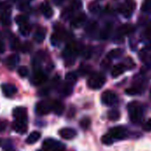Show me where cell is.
<instances>
[{"label": "cell", "mask_w": 151, "mask_h": 151, "mask_svg": "<svg viewBox=\"0 0 151 151\" xmlns=\"http://www.w3.org/2000/svg\"><path fill=\"white\" fill-rule=\"evenodd\" d=\"M40 138H41V134L39 132H37V131L32 132L27 136V138L26 139V143H27V144H34L36 142H38Z\"/></svg>", "instance_id": "20"}, {"label": "cell", "mask_w": 151, "mask_h": 151, "mask_svg": "<svg viewBox=\"0 0 151 151\" xmlns=\"http://www.w3.org/2000/svg\"><path fill=\"white\" fill-rule=\"evenodd\" d=\"M42 150L44 151H60L65 150V146L58 141L54 139H46L42 142Z\"/></svg>", "instance_id": "4"}, {"label": "cell", "mask_w": 151, "mask_h": 151, "mask_svg": "<svg viewBox=\"0 0 151 151\" xmlns=\"http://www.w3.org/2000/svg\"><path fill=\"white\" fill-rule=\"evenodd\" d=\"M30 30H31V27H30V26L28 24H25V25L19 27V32L24 36L28 35L29 33H30Z\"/></svg>", "instance_id": "34"}, {"label": "cell", "mask_w": 151, "mask_h": 151, "mask_svg": "<svg viewBox=\"0 0 151 151\" xmlns=\"http://www.w3.org/2000/svg\"><path fill=\"white\" fill-rule=\"evenodd\" d=\"M46 81H47V75L42 71H36L31 78V82L35 86H40L43 84Z\"/></svg>", "instance_id": "10"}, {"label": "cell", "mask_w": 151, "mask_h": 151, "mask_svg": "<svg viewBox=\"0 0 151 151\" xmlns=\"http://www.w3.org/2000/svg\"><path fill=\"white\" fill-rule=\"evenodd\" d=\"M19 6H21V7H19V9L22 10V11H25V10H27L28 8V5H27V3H21Z\"/></svg>", "instance_id": "45"}, {"label": "cell", "mask_w": 151, "mask_h": 151, "mask_svg": "<svg viewBox=\"0 0 151 151\" xmlns=\"http://www.w3.org/2000/svg\"><path fill=\"white\" fill-rule=\"evenodd\" d=\"M14 120L18 121H27V112L24 107H17L12 111Z\"/></svg>", "instance_id": "9"}, {"label": "cell", "mask_w": 151, "mask_h": 151, "mask_svg": "<svg viewBox=\"0 0 151 151\" xmlns=\"http://www.w3.org/2000/svg\"><path fill=\"white\" fill-rule=\"evenodd\" d=\"M109 134L113 137V139L116 141H121V140H125L127 138V130L121 126H118V127H114L110 129Z\"/></svg>", "instance_id": "6"}, {"label": "cell", "mask_w": 151, "mask_h": 151, "mask_svg": "<svg viewBox=\"0 0 151 151\" xmlns=\"http://www.w3.org/2000/svg\"><path fill=\"white\" fill-rule=\"evenodd\" d=\"M114 142H115V140L113 139V137L109 133L104 134L102 137V142L105 145H111V144H113Z\"/></svg>", "instance_id": "31"}, {"label": "cell", "mask_w": 151, "mask_h": 151, "mask_svg": "<svg viewBox=\"0 0 151 151\" xmlns=\"http://www.w3.org/2000/svg\"><path fill=\"white\" fill-rule=\"evenodd\" d=\"M122 53H123V50L121 49H114L108 53L107 58L108 59H113V58H119L122 55Z\"/></svg>", "instance_id": "27"}, {"label": "cell", "mask_w": 151, "mask_h": 151, "mask_svg": "<svg viewBox=\"0 0 151 151\" xmlns=\"http://www.w3.org/2000/svg\"><path fill=\"white\" fill-rule=\"evenodd\" d=\"M12 129L19 134H23L27 130V121H18L14 120L12 123Z\"/></svg>", "instance_id": "12"}, {"label": "cell", "mask_w": 151, "mask_h": 151, "mask_svg": "<svg viewBox=\"0 0 151 151\" xmlns=\"http://www.w3.org/2000/svg\"><path fill=\"white\" fill-rule=\"evenodd\" d=\"M142 11L146 13H150L151 12V0H146L142 6Z\"/></svg>", "instance_id": "36"}, {"label": "cell", "mask_w": 151, "mask_h": 151, "mask_svg": "<svg viewBox=\"0 0 151 151\" xmlns=\"http://www.w3.org/2000/svg\"><path fill=\"white\" fill-rule=\"evenodd\" d=\"M87 19V15L85 13H80L71 21V27L73 28H79L85 23Z\"/></svg>", "instance_id": "14"}, {"label": "cell", "mask_w": 151, "mask_h": 151, "mask_svg": "<svg viewBox=\"0 0 151 151\" xmlns=\"http://www.w3.org/2000/svg\"><path fill=\"white\" fill-rule=\"evenodd\" d=\"M127 111L129 119L134 124H140L142 122L143 119V107L139 102L134 101L129 103L127 105Z\"/></svg>", "instance_id": "1"}, {"label": "cell", "mask_w": 151, "mask_h": 151, "mask_svg": "<svg viewBox=\"0 0 151 151\" xmlns=\"http://www.w3.org/2000/svg\"><path fill=\"white\" fill-rule=\"evenodd\" d=\"M58 134L65 140H72L77 135V132L73 128H70V127H65L60 129Z\"/></svg>", "instance_id": "13"}, {"label": "cell", "mask_w": 151, "mask_h": 151, "mask_svg": "<svg viewBox=\"0 0 151 151\" xmlns=\"http://www.w3.org/2000/svg\"><path fill=\"white\" fill-rule=\"evenodd\" d=\"M88 11L93 14H97L101 11V6L99 4H97L96 2H92L88 5Z\"/></svg>", "instance_id": "29"}, {"label": "cell", "mask_w": 151, "mask_h": 151, "mask_svg": "<svg viewBox=\"0 0 151 151\" xmlns=\"http://www.w3.org/2000/svg\"><path fill=\"white\" fill-rule=\"evenodd\" d=\"M82 6V2L81 0H72L71 3V8L75 11V10H80Z\"/></svg>", "instance_id": "39"}, {"label": "cell", "mask_w": 151, "mask_h": 151, "mask_svg": "<svg viewBox=\"0 0 151 151\" xmlns=\"http://www.w3.org/2000/svg\"><path fill=\"white\" fill-rule=\"evenodd\" d=\"M60 151H65V150H60Z\"/></svg>", "instance_id": "50"}, {"label": "cell", "mask_w": 151, "mask_h": 151, "mask_svg": "<svg viewBox=\"0 0 151 151\" xmlns=\"http://www.w3.org/2000/svg\"><path fill=\"white\" fill-rule=\"evenodd\" d=\"M45 36H46V30L44 28H40V29H38L35 33L34 39L35 40V42H37L40 43V42H42L44 41Z\"/></svg>", "instance_id": "21"}, {"label": "cell", "mask_w": 151, "mask_h": 151, "mask_svg": "<svg viewBox=\"0 0 151 151\" xmlns=\"http://www.w3.org/2000/svg\"><path fill=\"white\" fill-rule=\"evenodd\" d=\"M18 73H19V75L20 76V77H22V78H25V77H27V75H28V73H29V71H28V69H27V66H19V68H18Z\"/></svg>", "instance_id": "35"}, {"label": "cell", "mask_w": 151, "mask_h": 151, "mask_svg": "<svg viewBox=\"0 0 151 151\" xmlns=\"http://www.w3.org/2000/svg\"><path fill=\"white\" fill-rule=\"evenodd\" d=\"M11 48L12 50H18L19 48H20V43L17 37L13 36L11 40Z\"/></svg>", "instance_id": "38"}, {"label": "cell", "mask_w": 151, "mask_h": 151, "mask_svg": "<svg viewBox=\"0 0 151 151\" xmlns=\"http://www.w3.org/2000/svg\"><path fill=\"white\" fill-rule=\"evenodd\" d=\"M150 93H151V90H150Z\"/></svg>", "instance_id": "52"}, {"label": "cell", "mask_w": 151, "mask_h": 151, "mask_svg": "<svg viewBox=\"0 0 151 151\" xmlns=\"http://www.w3.org/2000/svg\"><path fill=\"white\" fill-rule=\"evenodd\" d=\"M15 22L20 27L25 24H27V18L25 15H18L15 17Z\"/></svg>", "instance_id": "32"}, {"label": "cell", "mask_w": 151, "mask_h": 151, "mask_svg": "<svg viewBox=\"0 0 151 151\" xmlns=\"http://www.w3.org/2000/svg\"><path fill=\"white\" fill-rule=\"evenodd\" d=\"M90 124H91V120H90L89 118H87V117L83 118V119L80 121V126H81V127L83 128L84 130L88 129V128L90 127Z\"/></svg>", "instance_id": "33"}, {"label": "cell", "mask_w": 151, "mask_h": 151, "mask_svg": "<svg viewBox=\"0 0 151 151\" xmlns=\"http://www.w3.org/2000/svg\"><path fill=\"white\" fill-rule=\"evenodd\" d=\"M101 100H102V103L104 105L112 106V105H115L118 103L119 97H118L117 94L114 91L106 90V91H104L103 93L102 97H101Z\"/></svg>", "instance_id": "5"}, {"label": "cell", "mask_w": 151, "mask_h": 151, "mask_svg": "<svg viewBox=\"0 0 151 151\" xmlns=\"http://www.w3.org/2000/svg\"><path fill=\"white\" fill-rule=\"evenodd\" d=\"M64 111H65V104L61 101L57 100L52 103V111L55 114H57L58 116H61L64 113Z\"/></svg>", "instance_id": "17"}, {"label": "cell", "mask_w": 151, "mask_h": 151, "mask_svg": "<svg viewBox=\"0 0 151 151\" xmlns=\"http://www.w3.org/2000/svg\"><path fill=\"white\" fill-rule=\"evenodd\" d=\"M96 27H97L96 22H90L88 25V27H87V32H88V33H94L95 30L96 29Z\"/></svg>", "instance_id": "41"}, {"label": "cell", "mask_w": 151, "mask_h": 151, "mask_svg": "<svg viewBox=\"0 0 151 151\" xmlns=\"http://www.w3.org/2000/svg\"><path fill=\"white\" fill-rule=\"evenodd\" d=\"M142 130L145 131V132H151V119H148L142 125Z\"/></svg>", "instance_id": "42"}, {"label": "cell", "mask_w": 151, "mask_h": 151, "mask_svg": "<svg viewBox=\"0 0 151 151\" xmlns=\"http://www.w3.org/2000/svg\"><path fill=\"white\" fill-rule=\"evenodd\" d=\"M111 24H107L104 28H103V30L101 31V33H100V37L102 38V39H107L109 36H110V35H111Z\"/></svg>", "instance_id": "25"}, {"label": "cell", "mask_w": 151, "mask_h": 151, "mask_svg": "<svg viewBox=\"0 0 151 151\" xmlns=\"http://www.w3.org/2000/svg\"><path fill=\"white\" fill-rule=\"evenodd\" d=\"M6 127H7V121L4 119H0V133L4 132Z\"/></svg>", "instance_id": "44"}, {"label": "cell", "mask_w": 151, "mask_h": 151, "mask_svg": "<svg viewBox=\"0 0 151 151\" xmlns=\"http://www.w3.org/2000/svg\"><path fill=\"white\" fill-rule=\"evenodd\" d=\"M1 89L3 94L6 96V97H12L14 95H16L17 93V88L13 85V84H10V83H4L2 84L1 86Z\"/></svg>", "instance_id": "11"}, {"label": "cell", "mask_w": 151, "mask_h": 151, "mask_svg": "<svg viewBox=\"0 0 151 151\" xmlns=\"http://www.w3.org/2000/svg\"><path fill=\"white\" fill-rule=\"evenodd\" d=\"M76 55H77V48L73 44L68 45L63 52V56H64L66 63H69V65L73 64Z\"/></svg>", "instance_id": "7"}, {"label": "cell", "mask_w": 151, "mask_h": 151, "mask_svg": "<svg viewBox=\"0 0 151 151\" xmlns=\"http://www.w3.org/2000/svg\"><path fill=\"white\" fill-rule=\"evenodd\" d=\"M52 111V103L48 101H40L35 105V112L38 115H47Z\"/></svg>", "instance_id": "8"}, {"label": "cell", "mask_w": 151, "mask_h": 151, "mask_svg": "<svg viewBox=\"0 0 151 151\" xmlns=\"http://www.w3.org/2000/svg\"><path fill=\"white\" fill-rule=\"evenodd\" d=\"M4 151H14L11 147H9V148H5L4 149Z\"/></svg>", "instance_id": "48"}, {"label": "cell", "mask_w": 151, "mask_h": 151, "mask_svg": "<svg viewBox=\"0 0 151 151\" xmlns=\"http://www.w3.org/2000/svg\"><path fill=\"white\" fill-rule=\"evenodd\" d=\"M73 93V85L65 82L61 88V94L65 96H68Z\"/></svg>", "instance_id": "23"}, {"label": "cell", "mask_w": 151, "mask_h": 151, "mask_svg": "<svg viewBox=\"0 0 151 151\" xmlns=\"http://www.w3.org/2000/svg\"><path fill=\"white\" fill-rule=\"evenodd\" d=\"M61 41V35L57 33V34H53L52 36H51V43L56 46V45H58L59 42Z\"/></svg>", "instance_id": "37"}, {"label": "cell", "mask_w": 151, "mask_h": 151, "mask_svg": "<svg viewBox=\"0 0 151 151\" xmlns=\"http://www.w3.org/2000/svg\"><path fill=\"white\" fill-rule=\"evenodd\" d=\"M41 12L42 13V15L47 18L50 19L53 16V9L51 8V6L50 5V4L48 2H43L41 4Z\"/></svg>", "instance_id": "16"}, {"label": "cell", "mask_w": 151, "mask_h": 151, "mask_svg": "<svg viewBox=\"0 0 151 151\" xmlns=\"http://www.w3.org/2000/svg\"><path fill=\"white\" fill-rule=\"evenodd\" d=\"M52 1L57 5H61L63 4V2H64V0H52Z\"/></svg>", "instance_id": "47"}, {"label": "cell", "mask_w": 151, "mask_h": 151, "mask_svg": "<svg viewBox=\"0 0 151 151\" xmlns=\"http://www.w3.org/2000/svg\"><path fill=\"white\" fill-rule=\"evenodd\" d=\"M43 52L42 51H39L37 54H36V56L35 57V59H34V62L35 63V65H40L42 62V60H43V58H44V57H43Z\"/></svg>", "instance_id": "40"}, {"label": "cell", "mask_w": 151, "mask_h": 151, "mask_svg": "<svg viewBox=\"0 0 151 151\" xmlns=\"http://www.w3.org/2000/svg\"><path fill=\"white\" fill-rule=\"evenodd\" d=\"M145 36L147 39L151 40V22L149 23V25L147 26L146 27V30H145Z\"/></svg>", "instance_id": "43"}, {"label": "cell", "mask_w": 151, "mask_h": 151, "mask_svg": "<svg viewBox=\"0 0 151 151\" xmlns=\"http://www.w3.org/2000/svg\"><path fill=\"white\" fill-rule=\"evenodd\" d=\"M126 70H127V66L124 64H118L113 66V68L111 70V76L113 78H117V77L120 76L122 73H124V72Z\"/></svg>", "instance_id": "18"}, {"label": "cell", "mask_w": 151, "mask_h": 151, "mask_svg": "<svg viewBox=\"0 0 151 151\" xmlns=\"http://www.w3.org/2000/svg\"><path fill=\"white\" fill-rule=\"evenodd\" d=\"M136 8V2L134 0H125L119 7V11L126 18H130Z\"/></svg>", "instance_id": "3"}, {"label": "cell", "mask_w": 151, "mask_h": 151, "mask_svg": "<svg viewBox=\"0 0 151 151\" xmlns=\"http://www.w3.org/2000/svg\"><path fill=\"white\" fill-rule=\"evenodd\" d=\"M142 88L141 86H135V87H132V88H129L127 89H126V93L128 95V96H137V95H140L142 94Z\"/></svg>", "instance_id": "22"}, {"label": "cell", "mask_w": 151, "mask_h": 151, "mask_svg": "<svg viewBox=\"0 0 151 151\" xmlns=\"http://www.w3.org/2000/svg\"><path fill=\"white\" fill-rule=\"evenodd\" d=\"M105 81L106 79L102 73H96L89 77L88 81V86L91 89H100L105 84Z\"/></svg>", "instance_id": "2"}, {"label": "cell", "mask_w": 151, "mask_h": 151, "mask_svg": "<svg viewBox=\"0 0 151 151\" xmlns=\"http://www.w3.org/2000/svg\"><path fill=\"white\" fill-rule=\"evenodd\" d=\"M73 10L69 7V8H65L63 12H62V14H61V18L67 20L69 19H71V17L73 16Z\"/></svg>", "instance_id": "30"}, {"label": "cell", "mask_w": 151, "mask_h": 151, "mask_svg": "<svg viewBox=\"0 0 151 151\" xmlns=\"http://www.w3.org/2000/svg\"><path fill=\"white\" fill-rule=\"evenodd\" d=\"M1 145H2V141L0 140V146H1Z\"/></svg>", "instance_id": "49"}, {"label": "cell", "mask_w": 151, "mask_h": 151, "mask_svg": "<svg viewBox=\"0 0 151 151\" xmlns=\"http://www.w3.org/2000/svg\"><path fill=\"white\" fill-rule=\"evenodd\" d=\"M120 118V112L119 110L113 109L108 112V119L111 121H117Z\"/></svg>", "instance_id": "26"}, {"label": "cell", "mask_w": 151, "mask_h": 151, "mask_svg": "<svg viewBox=\"0 0 151 151\" xmlns=\"http://www.w3.org/2000/svg\"><path fill=\"white\" fill-rule=\"evenodd\" d=\"M77 79H78V76L75 73L73 72H71V73H68L66 75H65V82L71 84V85H74L77 81Z\"/></svg>", "instance_id": "24"}, {"label": "cell", "mask_w": 151, "mask_h": 151, "mask_svg": "<svg viewBox=\"0 0 151 151\" xmlns=\"http://www.w3.org/2000/svg\"><path fill=\"white\" fill-rule=\"evenodd\" d=\"M38 151H42V150H38Z\"/></svg>", "instance_id": "51"}, {"label": "cell", "mask_w": 151, "mask_h": 151, "mask_svg": "<svg viewBox=\"0 0 151 151\" xmlns=\"http://www.w3.org/2000/svg\"><path fill=\"white\" fill-rule=\"evenodd\" d=\"M19 61V57L17 54H12V55H10L5 59V65L10 70H13L17 66Z\"/></svg>", "instance_id": "15"}, {"label": "cell", "mask_w": 151, "mask_h": 151, "mask_svg": "<svg viewBox=\"0 0 151 151\" xmlns=\"http://www.w3.org/2000/svg\"><path fill=\"white\" fill-rule=\"evenodd\" d=\"M4 50H5V46L4 44V42L0 40V54L1 53H4Z\"/></svg>", "instance_id": "46"}, {"label": "cell", "mask_w": 151, "mask_h": 151, "mask_svg": "<svg viewBox=\"0 0 151 151\" xmlns=\"http://www.w3.org/2000/svg\"><path fill=\"white\" fill-rule=\"evenodd\" d=\"M10 15H11V11L10 10H5L4 12H3L2 15H1V19L4 25H10L11 23V19H10Z\"/></svg>", "instance_id": "28"}, {"label": "cell", "mask_w": 151, "mask_h": 151, "mask_svg": "<svg viewBox=\"0 0 151 151\" xmlns=\"http://www.w3.org/2000/svg\"><path fill=\"white\" fill-rule=\"evenodd\" d=\"M134 27L130 25V24H126V25H123L121 26L119 30H118V36H120V37H123L130 33H132L134 31Z\"/></svg>", "instance_id": "19"}]
</instances>
